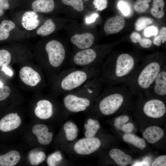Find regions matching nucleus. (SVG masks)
Segmentation results:
<instances>
[{"label":"nucleus","instance_id":"1","mask_svg":"<svg viewBox=\"0 0 166 166\" xmlns=\"http://www.w3.org/2000/svg\"><path fill=\"white\" fill-rule=\"evenodd\" d=\"M138 61L126 53L108 58L104 61L97 77L102 85L107 86L124 83L139 64Z\"/></svg>","mask_w":166,"mask_h":166},{"label":"nucleus","instance_id":"2","mask_svg":"<svg viewBox=\"0 0 166 166\" xmlns=\"http://www.w3.org/2000/svg\"><path fill=\"white\" fill-rule=\"evenodd\" d=\"M165 64L163 59L149 58L137 66L124 84L134 95L146 93Z\"/></svg>","mask_w":166,"mask_h":166},{"label":"nucleus","instance_id":"3","mask_svg":"<svg viewBox=\"0 0 166 166\" xmlns=\"http://www.w3.org/2000/svg\"><path fill=\"white\" fill-rule=\"evenodd\" d=\"M102 85L97 77L65 94L63 101L65 108L74 113L85 111L90 106L91 99L98 96L102 91Z\"/></svg>","mask_w":166,"mask_h":166},{"label":"nucleus","instance_id":"4","mask_svg":"<svg viewBox=\"0 0 166 166\" xmlns=\"http://www.w3.org/2000/svg\"><path fill=\"white\" fill-rule=\"evenodd\" d=\"M100 72V70L69 67L58 76L57 91L65 94L74 90L88 81L97 77Z\"/></svg>","mask_w":166,"mask_h":166},{"label":"nucleus","instance_id":"5","mask_svg":"<svg viewBox=\"0 0 166 166\" xmlns=\"http://www.w3.org/2000/svg\"><path fill=\"white\" fill-rule=\"evenodd\" d=\"M100 96L97 108L105 115H112L123 106L126 99L133 94L124 84L107 86Z\"/></svg>","mask_w":166,"mask_h":166},{"label":"nucleus","instance_id":"6","mask_svg":"<svg viewBox=\"0 0 166 166\" xmlns=\"http://www.w3.org/2000/svg\"><path fill=\"white\" fill-rule=\"evenodd\" d=\"M91 47L77 50L66 63L69 67H75L100 70L104 61L105 52L99 48Z\"/></svg>","mask_w":166,"mask_h":166},{"label":"nucleus","instance_id":"7","mask_svg":"<svg viewBox=\"0 0 166 166\" xmlns=\"http://www.w3.org/2000/svg\"><path fill=\"white\" fill-rule=\"evenodd\" d=\"M49 66L52 69H58L67 61L68 50L66 46L56 40L48 42L45 46Z\"/></svg>","mask_w":166,"mask_h":166},{"label":"nucleus","instance_id":"8","mask_svg":"<svg viewBox=\"0 0 166 166\" xmlns=\"http://www.w3.org/2000/svg\"><path fill=\"white\" fill-rule=\"evenodd\" d=\"M142 111L147 116L154 118L161 117L166 112V107L164 102L159 99L152 98L144 104Z\"/></svg>","mask_w":166,"mask_h":166},{"label":"nucleus","instance_id":"9","mask_svg":"<svg viewBox=\"0 0 166 166\" xmlns=\"http://www.w3.org/2000/svg\"><path fill=\"white\" fill-rule=\"evenodd\" d=\"M166 95V65L165 64L148 90L145 96L165 97Z\"/></svg>","mask_w":166,"mask_h":166},{"label":"nucleus","instance_id":"10","mask_svg":"<svg viewBox=\"0 0 166 166\" xmlns=\"http://www.w3.org/2000/svg\"><path fill=\"white\" fill-rule=\"evenodd\" d=\"M101 145V141L97 137L85 138L77 141L74 146L76 153L81 155L91 154L97 151Z\"/></svg>","mask_w":166,"mask_h":166},{"label":"nucleus","instance_id":"11","mask_svg":"<svg viewBox=\"0 0 166 166\" xmlns=\"http://www.w3.org/2000/svg\"><path fill=\"white\" fill-rule=\"evenodd\" d=\"M19 74L21 80L24 83L32 87L36 86L42 80L40 74L29 66L22 68L19 71Z\"/></svg>","mask_w":166,"mask_h":166},{"label":"nucleus","instance_id":"12","mask_svg":"<svg viewBox=\"0 0 166 166\" xmlns=\"http://www.w3.org/2000/svg\"><path fill=\"white\" fill-rule=\"evenodd\" d=\"M94 41L93 35L89 32L75 34L70 38L72 44L78 49H82L93 46Z\"/></svg>","mask_w":166,"mask_h":166},{"label":"nucleus","instance_id":"13","mask_svg":"<svg viewBox=\"0 0 166 166\" xmlns=\"http://www.w3.org/2000/svg\"><path fill=\"white\" fill-rule=\"evenodd\" d=\"M22 122L20 117L17 113L8 114L0 120V130L6 132L18 128Z\"/></svg>","mask_w":166,"mask_h":166},{"label":"nucleus","instance_id":"14","mask_svg":"<svg viewBox=\"0 0 166 166\" xmlns=\"http://www.w3.org/2000/svg\"><path fill=\"white\" fill-rule=\"evenodd\" d=\"M34 113L39 118L45 120L51 117L53 113V107L49 100L42 99L38 101L34 109Z\"/></svg>","mask_w":166,"mask_h":166},{"label":"nucleus","instance_id":"15","mask_svg":"<svg viewBox=\"0 0 166 166\" xmlns=\"http://www.w3.org/2000/svg\"><path fill=\"white\" fill-rule=\"evenodd\" d=\"M48 131V128L43 124H36L32 129V132L36 136L38 142L44 145L49 144L53 139V133Z\"/></svg>","mask_w":166,"mask_h":166},{"label":"nucleus","instance_id":"16","mask_svg":"<svg viewBox=\"0 0 166 166\" xmlns=\"http://www.w3.org/2000/svg\"><path fill=\"white\" fill-rule=\"evenodd\" d=\"M125 22L124 18L119 16L110 18L105 22L104 30L105 32L109 34L118 33L124 28Z\"/></svg>","mask_w":166,"mask_h":166},{"label":"nucleus","instance_id":"17","mask_svg":"<svg viewBox=\"0 0 166 166\" xmlns=\"http://www.w3.org/2000/svg\"><path fill=\"white\" fill-rule=\"evenodd\" d=\"M21 22L22 26L25 29L31 30L38 26L40 21L36 12L29 11L25 12L23 15Z\"/></svg>","mask_w":166,"mask_h":166},{"label":"nucleus","instance_id":"18","mask_svg":"<svg viewBox=\"0 0 166 166\" xmlns=\"http://www.w3.org/2000/svg\"><path fill=\"white\" fill-rule=\"evenodd\" d=\"M164 132L159 126H153L147 128L144 131L143 136L149 143H155L163 136Z\"/></svg>","mask_w":166,"mask_h":166},{"label":"nucleus","instance_id":"19","mask_svg":"<svg viewBox=\"0 0 166 166\" xmlns=\"http://www.w3.org/2000/svg\"><path fill=\"white\" fill-rule=\"evenodd\" d=\"M109 156L119 166H125L130 164L132 161V157L118 148L111 149L109 152Z\"/></svg>","mask_w":166,"mask_h":166},{"label":"nucleus","instance_id":"20","mask_svg":"<svg viewBox=\"0 0 166 166\" xmlns=\"http://www.w3.org/2000/svg\"><path fill=\"white\" fill-rule=\"evenodd\" d=\"M21 156L16 150L10 151L5 154L0 155V166H14L19 161Z\"/></svg>","mask_w":166,"mask_h":166},{"label":"nucleus","instance_id":"21","mask_svg":"<svg viewBox=\"0 0 166 166\" xmlns=\"http://www.w3.org/2000/svg\"><path fill=\"white\" fill-rule=\"evenodd\" d=\"M34 11L43 13H48L52 11L55 6L53 0H35L32 4Z\"/></svg>","mask_w":166,"mask_h":166},{"label":"nucleus","instance_id":"22","mask_svg":"<svg viewBox=\"0 0 166 166\" xmlns=\"http://www.w3.org/2000/svg\"><path fill=\"white\" fill-rule=\"evenodd\" d=\"M124 141L131 144L141 150L144 149L146 146L145 140L135 135L130 133H125L122 136Z\"/></svg>","mask_w":166,"mask_h":166},{"label":"nucleus","instance_id":"23","mask_svg":"<svg viewBox=\"0 0 166 166\" xmlns=\"http://www.w3.org/2000/svg\"><path fill=\"white\" fill-rule=\"evenodd\" d=\"M56 25L51 19L47 20L44 24L38 28L36 33L42 36H45L53 33L55 30Z\"/></svg>","mask_w":166,"mask_h":166},{"label":"nucleus","instance_id":"24","mask_svg":"<svg viewBox=\"0 0 166 166\" xmlns=\"http://www.w3.org/2000/svg\"><path fill=\"white\" fill-rule=\"evenodd\" d=\"M15 27L14 23L11 21L4 20L2 21L0 24V41L8 38L10 31Z\"/></svg>","mask_w":166,"mask_h":166},{"label":"nucleus","instance_id":"25","mask_svg":"<svg viewBox=\"0 0 166 166\" xmlns=\"http://www.w3.org/2000/svg\"><path fill=\"white\" fill-rule=\"evenodd\" d=\"M164 2L163 0H153L151 10L152 15L157 18H163L164 15Z\"/></svg>","mask_w":166,"mask_h":166},{"label":"nucleus","instance_id":"26","mask_svg":"<svg viewBox=\"0 0 166 166\" xmlns=\"http://www.w3.org/2000/svg\"><path fill=\"white\" fill-rule=\"evenodd\" d=\"M45 157V154L42 151L33 150L31 151L28 155L29 162L33 165H37L43 162Z\"/></svg>","mask_w":166,"mask_h":166},{"label":"nucleus","instance_id":"27","mask_svg":"<svg viewBox=\"0 0 166 166\" xmlns=\"http://www.w3.org/2000/svg\"><path fill=\"white\" fill-rule=\"evenodd\" d=\"M131 40L134 43H139L140 46L144 48L150 47L152 44V41L146 38H142L140 34L136 32H132L130 36Z\"/></svg>","mask_w":166,"mask_h":166},{"label":"nucleus","instance_id":"28","mask_svg":"<svg viewBox=\"0 0 166 166\" xmlns=\"http://www.w3.org/2000/svg\"><path fill=\"white\" fill-rule=\"evenodd\" d=\"M153 22V19L150 18L146 17H141L137 19L135 23V29L137 31L141 30Z\"/></svg>","mask_w":166,"mask_h":166},{"label":"nucleus","instance_id":"29","mask_svg":"<svg viewBox=\"0 0 166 166\" xmlns=\"http://www.w3.org/2000/svg\"><path fill=\"white\" fill-rule=\"evenodd\" d=\"M65 5L72 7L73 9L78 12L82 11L84 8L82 0H61Z\"/></svg>","mask_w":166,"mask_h":166},{"label":"nucleus","instance_id":"30","mask_svg":"<svg viewBox=\"0 0 166 166\" xmlns=\"http://www.w3.org/2000/svg\"><path fill=\"white\" fill-rule=\"evenodd\" d=\"M151 0H137L134 5L135 10L139 13H143L148 8V3Z\"/></svg>","mask_w":166,"mask_h":166},{"label":"nucleus","instance_id":"31","mask_svg":"<svg viewBox=\"0 0 166 166\" xmlns=\"http://www.w3.org/2000/svg\"><path fill=\"white\" fill-rule=\"evenodd\" d=\"M62 157L61 152L58 151L49 155L47 158V163L49 166H54L57 162L61 161Z\"/></svg>","mask_w":166,"mask_h":166},{"label":"nucleus","instance_id":"32","mask_svg":"<svg viewBox=\"0 0 166 166\" xmlns=\"http://www.w3.org/2000/svg\"><path fill=\"white\" fill-rule=\"evenodd\" d=\"M11 60V55L8 51L3 49L0 50V67L8 65Z\"/></svg>","mask_w":166,"mask_h":166},{"label":"nucleus","instance_id":"33","mask_svg":"<svg viewBox=\"0 0 166 166\" xmlns=\"http://www.w3.org/2000/svg\"><path fill=\"white\" fill-rule=\"evenodd\" d=\"M129 119V117L126 115L119 116L114 120V126L117 129L121 131L122 126L128 122Z\"/></svg>","mask_w":166,"mask_h":166},{"label":"nucleus","instance_id":"34","mask_svg":"<svg viewBox=\"0 0 166 166\" xmlns=\"http://www.w3.org/2000/svg\"><path fill=\"white\" fill-rule=\"evenodd\" d=\"M10 89L7 85H3L0 87V101L5 100L10 95Z\"/></svg>","mask_w":166,"mask_h":166},{"label":"nucleus","instance_id":"35","mask_svg":"<svg viewBox=\"0 0 166 166\" xmlns=\"http://www.w3.org/2000/svg\"><path fill=\"white\" fill-rule=\"evenodd\" d=\"M119 9L124 16H128L130 12V7L128 4L123 1H120L118 4Z\"/></svg>","mask_w":166,"mask_h":166},{"label":"nucleus","instance_id":"36","mask_svg":"<svg viewBox=\"0 0 166 166\" xmlns=\"http://www.w3.org/2000/svg\"><path fill=\"white\" fill-rule=\"evenodd\" d=\"M152 166H166V155L160 156L156 157L152 163Z\"/></svg>","mask_w":166,"mask_h":166},{"label":"nucleus","instance_id":"37","mask_svg":"<svg viewBox=\"0 0 166 166\" xmlns=\"http://www.w3.org/2000/svg\"><path fill=\"white\" fill-rule=\"evenodd\" d=\"M107 0H94L93 4L97 10H102L107 7Z\"/></svg>","mask_w":166,"mask_h":166},{"label":"nucleus","instance_id":"38","mask_svg":"<svg viewBox=\"0 0 166 166\" xmlns=\"http://www.w3.org/2000/svg\"><path fill=\"white\" fill-rule=\"evenodd\" d=\"M157 29L155 26H151L146 28L144 31L145 36L150 37L152 35L156 36L158 33Z\"/></svg>","mask_w":166,"mask_h":166},{"label":"nucleus","instance_id":"39","mask_svg":"<svg viewBox=\"0 0 166 166\" xmlns=\"http://www.w3.org/2000/svg\"><path fill=\"white\" fill-rule=\"evenodd\" d=\"M134 124L131 123H125L122 127L121 131L125 133H131L134 129Z\"/></svg>","mask_w":166,"mask_h":166},{"label":"nucleus","instance_id":"40","mask_svg":"<svg viewBox=\"0 0 166 166\" xmlns=\"http://www.w3.org/2000/svg\"><path fill=\"white\" fill-rule=\"evenodd\" d=\"M161 40V42L164 43L166 41V27H162L160 32L159 35Z\"/></svg>","mask_w":166,"mask_h":166},{"label":"nucleus","instance_id":"41","mask_svg":"<svg viewBox=\"0 0 166 166\" xmlns=\"http://www.w3.org/2000/svg\"><path fill=\"white\" fill-rule=\"evenodd\" d=\"M0 3L3 10H7L9 8L8 0H0Z\"/></svg>","mask_w":166,"mask_h":166},{"label":"nucleus","instance_id":"42","mask_svg":"<svg viewBox=\"0 0 166 166\" xmlns=\"http://www.w3.org/2000/svg\"><path fill=\"white\" fill-rule=\"evenodd\" d=\"M2 70L6 74L11 76L13 75V72L11 70L6 66H2Z\"/></svg>","mask_w":166,"mask_h":166},{"label":"nucleus","instance_id":"43","mask_svg":"<svg viewBox=\"0 0 166 166\" xmlns=\"http://www.w3.org/2000/svg\"><path fill=\"white\" fill-rule=\"evenodd\" d=\"M161 40L159 35L155 37L153 41V44L156 46H160L161 44Z\"/></svg>","mask_w":166,"mask_h":166},{"label":"nucleus","instance_id":"44","mask_svg":"<svg viewBox=\"0 0 166 166\" xmlns=\"http://www.w3.org/2000/svg\"><path fill=\"white\" fill-rule=\"evenodd\" d=\"M98 15L97 14H93L90 17L86 19V22L87 23H90L93 22L98 17Z\"/></svg>","mask_w":166,"mask_h":166},{"label":"nucleus","instance_id":"45","mask_svg":"<svg viewBox=\"0 0 166 166\" xmlns=\"http://www.w3.org/2000/svg\"><path fill=\"white\" fill-rule=\"evenodd\" d=\"M3 13V9L2 8L0 3V16L2 15Z\"/></svg>","mask_w":166,"mask_h":166},{"label":"nucleus","instance_id":"46","mask_svg":"<svg viewBox=\"0 0 166 166\" xmlns=\"http://www.w3.org/2000/svg\"><path fill=\"white\" fill-rule=\"evenodd\" d=\"M3 85V84L0 81V87H1Z\"/></svg>","mask_w":166,"mask_h":166},{"label":"nucleus","instance_id":"47","mask_svg":"<svg viewBox=\"0 0 166 166\" xmlns=\"http://www.w3.org/2000/svg\"><path fill=\"white\" fill-rule=\"evenodd\" d=\"M84 1H89V0H83Z\"/></svg>","mask_w":166,"mask_h":166},{"label":"nucleus","instance_id":"48","mask_svg":"<svg viewBox=\"0 0 166 166\" xmlns=\"http://www.w3.org/2000/svg\"></svg>","mask_w":166,"mask_h":166}]
</instances>
